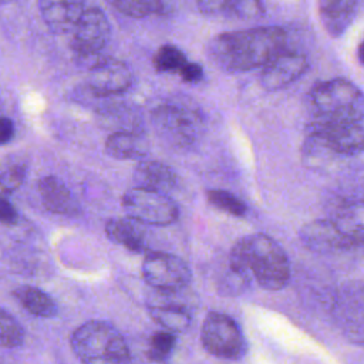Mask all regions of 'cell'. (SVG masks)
<instances>
[{
    "label": "cell",
    "mask_w": 364,
    "mask_h": 364,
    "mask_svg": "<svg viewBox=\"0 0 364 364\" xmlns=\"http://www.w3.org/2000/svg\"><path fill=\"white\" fill-rule=\"evenodd\" d=\"M284 50H287V34L277 26L220 33L206 47L212 64L226 73L262 68Z\"/></svg>",
    "instance_id": "cell-1"
},
{
    "label": "cell",
    "mask_w": 364,
    "mask_h": 364,
    "mask_svg": "<svg viewBox=\"0 0 364 364\" xmlns=\"http://www.w3.org/2000/svg\"><path fill=\"white\" fill-rule=\"evenodd\" d=\"M229 267L246 282H256L264 290L276 291L289 283L290 263L283 247L264 233L239 239L229 255Z\"/></svg>",
    "instance_id": "cell-2"
},
{
    "label": "cell",
    "mask_w": 364,
    "mask_h": 364,
    "mask_svg": "<svg viewBox=\"0 0 364 364\" xmlns=\"http://www.w3.org/2000/svg\"><path fill=\"white\" fill-rule=\"evenodd\" d=\"M71 347L82 364H129L124 336L109 323L90 320L71 336Z\"/></svg>",
    "instance_id": "cell-3"
},
{
    "label": "cell",
    "mask_w": 364,
    "mask_h": 364,
    "mask_svg": "<svg viewBox=\"0 0 364 364\" xmlns=\"http://www.w3.org/2000/svg\"><path fill=\"white\" fill-rule=\"evenodd\" d=\"M310 101L317 119L360 122L364 118V94L344 78L316 84L310 91Z\"/></svg>",
    "instance_id": "cell-4"
},
{
    "label": "cell",
    "mask_w": 364,
    "mask_h": 364,
    "mask_svg": "<svg viewBox=\"0 0 364 364\" xmlns=\"http://www.w3.org/2000/svg\"><path fill=\"white\" fill-rule=\"evenodd\" d=\"M151 121L156 134L179 149L192 146L203 127L199 109L182 101H169L158 105L151 114Z\"/></svg>",
    "instance_id": "cell-5"
},
{
    "label": "cell",
    "mask_w": 364,
    "mask_h": 364,
    "mask_svg": "<svg viewBox=\"0 0 364 364\" xmlns=\"http://www.w3.org/2000/svg\"><path fill=\"white\" fill-rule=\"evenodd\" d=\"M361 151H364V128L360 122L316 119L307 127L306 155L316 152L354 155Z\"/></svg>",
    "instance_id": "cell-6"
},
{
    "label": "cell",
    "mask_w": 364,
    "mask_h": 364,
    "mask_svg": "<svg viewBox=\"0 0 364 364\" xmlns=\"http://www.w3.org/2000/svg\"><path fill=\"white\" fill-rule=\"evenodd\" d=\"M121 205L129 218L144 225L166 226L179 218L178 205L165 192L144 186L128 189Z\"/></svg>",
    "instance_id": "cell-7"
},
{
    "label": "cell",
    "mask_w": 364,
    "mask_h": 364,
    "mask_svg": "<svg viewBox=\"0 0 364 364\" xmlns=\"http://www.w3.org/2000/svg\"><path fill=\"white\" fill-rule=\"evenodd\" d=\"M203 347L219 358L239 360L247 351L246 338L237 323L228 314L210 311L200 330Z\"/></svg>",
    "instance_id": "cell-8"
},
{
    "label": "cell",
    "mask_w": 364,
    "mask_h": 364,
    "mask_svg": "<svg viewBox=\"0 0 364 364\" xmlns=\"http://www.w3.org/2000/svg\"><path fill=\"white\" fill-rule=\"evenodd\" d=\"M142 277L155 289L178 291L191 283L192 273L186 262L175 255L148 252L142 262Z\"/></svg>",
    "instance_id": "cell-9"
},
{
    "label": "cell",
    "mask_w": 364,
    "mask_h": 364,
    "mask_svg": "<svg viewBox=\"0 0 364 364\" xmlns=\"http://www.w3.org/2000/svg\"><path fill=\"white\" fill-rule=\"evenodd\" d=\"M111 37V26L105 13L98 7L85 9L73 31L71 50L74 57L102 53Z\"/></svg>",
    "instance_id": "cell-10"
},
{
    "label": "cell",
    "mask_w": 364,
    "mask_h": 364,
    "mask_svg": "<svg viewBox=\"0 0 364 364\" xmlns=\"http://www.w3.org/2000/svg\"><path fill=\"white\" fill-rule=\"evenodd\" d=\"M88 88L97 97H114L124 94L132 84L129 67L109 55L88 71Z\"/></svg>",
    "instance_id": "cell-11"
},
{
    "label": "cell",
    "mask_w": 364,
    "mask_h": 364,
    "mask_svg": "<svg viewBox=\"0 0 364 364\" xmlns=\"http://www.w3.org/2000/svg\"><path fill=\"white\" fill-rule=\"evenodd\" d=\"M299 236L301 243L316 253L338 255L354 250V246L330 218L306 223L300 229Z\"/></svg>",
    "instance_id": "cell-12"
},
{
    "label": "cell",
    "mask_w": 364,
    "mask_h": 364,
    "mask_svg": "<svg viewBox=\"0 0 364 364\" xmlns=\"http://www.w3.org/2000/svg\"><path fill=\"white\" fill-rule=\"evenodd\" d=\"M307 58L303 54L284 50L262 67L259 78L267 91L282 90L300 78L307 70Z\"/></svg>",
    "instance_id": "cell-13"
},
{
    "label": "cell",
    "mask_w": 364,
    "mask_h": 364,
    "mask_svg": "<svg viewBox=\"0 0 364 364\" xmlns=\"http://www.w3.org/2000/svg\"><path fill=\"white\" fill-rule=\"evenodd\" d=\"M38 9L46 26L54 34L74 31L84 14V0H38Z\"/></svg>",
    "instance_id": "cell-14"
},
{
    "label": "cell",
    "mask_w": 364,
    "mask_h": 364,
    "mask_svg": "<svg viewBox=\"0 0 364 364\" xmlns=\"http://www.w3.org/2000/svg\"><path fill=\"white\" fill-rule=\"evenodd\" d=\"M37 191L44 208L48 212L65 216L80 213V205L68 186L57 176H43L37 182Z\"/></svg>",
    "instance_id": "cell-15"
},
{
    "label": "cell",
    "mask_w": 364,
    "mask_h": 364,
    "mask_svg": "<svg viewBox=\"0 0 364 364\" xmlns=\"http://www.w3.org/2000/svg\"><path fill=\"white\" fill-rule=\"evenodd\" d=\"M354 249L364 250V200L337 205L330 216Z\"/></svg>",
    "instance_id": "cell-16"
},
{
    "label": "cell",
    "mask_w": 364,
    "mask_h": 364,
    "mask_svg": "<svg viewBox=\"0 0 364 364\" xmlns=\"http://www.w3.org/2000/svg\"><path fill=\"white\" fill-rule=\"evenodd\" d=\"M358 0H318V14L324 30L331 37H340L357 13Z\"/></svg>",
    "instance_id": "cell-17"
},
{
    "label": "cell",
    "mask_w": 364,
    "mask_h": 364,
    "mask_svg": "<svg viewBox=\"0 0 364 364\" xmlns=\"http://www.w3.org/2000/svg\"><path fill=\"white\" fill-rule=\"evenodd\" d=\"M199 11L206 16H226L242 20L259 18L264 13L262 0H195Z\"/></svg>",
    "instance_id": "cell-18"
},
{
    "label": "cell",
    "mask_w": 364,
    "mask_h": 364,
    "mask_svg": "<svg viewBox=\"0 0 364 364\" xmlns=\"http://www.w3.org/2000/svg\"><path fill=\"white\" fill-rule=\"evenodd\" d=\"M142 225L129 216L115 218L105 223V233L114 243L138 253L145 250V229Z\"/></svg>",
    "instance_id": "cell-19"
},
{
    "label": "cell",
    "mask_w": 364,
    "mask_h": 364,
    "mask_svg": "<svg viewBox=\"0 0 364 364\" xmlns=\"http://www.w3.org/2000/svg\"><path fill=\"white\" fill-rule=\"evenodd\" d=\"M134 179L138 186L168 192L178 183L176 172L159 161H142L134 171Z\"/></svg>",
    "instance_id": "cell-20"
},
{
    "label": "cell",
    "mask_w": 364,
    "mask_h": 364,
    "mask_svg": "<svg viewBox=\"0 0 364 364\" xmlns=\"http://www.w3.org/2000/svg\"><path fill=\"white\" fill-rule=\"evenodd\" d=\"M146 139L134 131L112 132L105 141V151L111 158L129 161L142 159L148 154Z\"/></svg>",
    "instance_id": "cell-21"
},
{
    "label": "cell",
    "mask_w": 364,
    "mask_h": 364,
    "mask_svg": "<svg viewBox=\"0 0 364 364\" xmlns=\"http://www.w3.org/2000/svg\"><path fill=\"white\" fill-rule=\"evenodd\" d=\"M152 320L172 333H182L191 326V313L186 307L175 303L152 304L148 309Z\"/></svg>",
    "instance_id": "cell-22"
},
{
    "label": "cell",
    "mask_w": 364,
    "mask_h": 364,
    "mask_svg": "<svg viewBox=\"0 0 364 364\" xmlns=\"http://www.w3.org/2000/svg\"><path fill=\"white\" fill-rule=\"evenodd\" d=\"M14 299L33 316L50 318L57 314L54 300L43 290L34 286H20L13 291Z\"/></svg>",
    "instance_id": "cell-23"
},
{
    "label": "cell",
    "mask_w": 364,
    "mask_h": 364,
    "mask_svg": "<svg viewBox=\"0 0 364 364\" xmlns=\"http://www.w3.org/2000/svg\"><path fill=\"white\" fill-rule=\"evenodd\" d=\"M109 6H112L119 13L134 17L142 18L149 14H159L164 11V0H105Z\"/></svg>",
    "instance_id": "cell-24"
},
{
    "label": "cell",
    "mask_w": 364,
    "mask_h": 364,
    "mask_svg": "<svg viewBox=\"0 0 364 364\" xmlns=\"http://www.w3.org/2000/svg\"><path fill=\"white\" fill-rule=\"evenodd\" d=\"M188 63L186 55L181 48L173 44H164L161 46L152 58L154 68L158 73H171V71H181V68Z\"/></svg>",
    "instance_id": "cell-25"
},
{
    "label": "cell",
    "mask_w": 364,
    "mask_h": 364,
    "mask_svg": "<svg viewBox=\"0 0 364 364\" xmlns=\"http://www.w3.org/2000/svg\"><path fill=\"white\" fill-rule=\"evenodd\" d=\"M206 196H208V200H209L210 205H213L215 208H218L223 212H228L229 215L242 218L247 213L246 203L229 191L209 189L206 192Z\"/></svg>",
    "instance_id": "cell-26"
},
{
    "label": "cell",
    "mask_w": 364,
    "mask_h": 364,
    "mask_svg": "<svg viewBox=\"0 0 364 364\" xmlns=\"http://www.w3.org/2000/svg\"><path fill=\"white\" fill-rule=\"evenodd\" d=\"M175 344H176V337L172 331H168V330L156 331L155 334H152L149 340V350H148L149 360L156 363L166 360L172 353Z\"/></svg>",
    "instance_id": "cell-27"
},
{
    "label": "cell",
    "mask_w": 364,
    "mask_h": 364,
    "mask_svg": "<svg viewBox=\"0 0 364 364\" xmlns=\"http://www.w3.org/2000/svg\"><path fill=\"white\" fill-rule=\"evenodd\" d=\"M0 326H1V346L6 348H14L23 344L24 340V330L18 324V321L10 316L6 310H1L0 317Z\"/></svg>",
    "instance_id": "cell-28"
},
{
    "label": "cell",
    "mask_w": 364,
    "mask_h": 364,
    "mask_svg": "<svg viewBox=\"0 0 364 364\" xmlns=\"http://www.w3.org/2000/svg\"><path fill=\"white\" fill-rule=\"evenodd\" d=\"M26 171H27V166L23 162L11 161V162L3 165L1 178H0L3 196L13 193L14 191H17L21 186V183L24 182V178H26Z\"/></svg>",
    "instance_id": "cell-29"
},
{
    "label": "cell",
    "mask_w": 364,
    "mask_h": 364,
    "mask_svg": "<svg viewBox=\"0 0 364 364\" xmlns=\"http://www.w3.org/2000/svg\"><path fill=\"white\" fill-rule=\"evenodd\" d=\"M181 78L188 82V84H196L199 81L203 80V68L202 65L196 64V63H186L181 71H179Z\"/></svg>",
    "instance_id": "cell-30"
},
{
    "label": "cell",
    "mask_w": 364,
    "mask_h": 364,
    "mask_svg": "<svg viewBox=\"0 0 364 364\" xmlns=\"http://www.w3.org/2000/svg\"><path fill=\"white\" fill-rule=\"evenodd\" d=\"M0 218L4 225H14L18 219L16 208L11 205V202L7 199V196L1 198L0 203Z\"/></svg>",
    "instance_id": "cell-31"
},
{
    "label": "cell",
    "mask_w": 364,
    "mask_h": 364,
    "mask_svg": "<svg viewBox=\"0 0 364 364\" xmlns=\"http://www.w3.org/2000/svg\"><path fill=\"white\" fill-rule=\"evenodd\" d=\"M0 141L3 145L9 144L14 136V125L9 117H1L0 121Z\"/></svg>",
    "instance_id": "cell-32"
},
{
    "label": "cell",
    "mask_w": 364,
    "mask_h": 364,
    "mask_svg": "<svg viewBox=\"0 0 364 364\" xmlns=\"http://www.w3.org/2000/svg\"><path fill=\"white\" fill-rule=\"evenodd\" d=\"M357 55H358V60L364 64V40L361 41V44L358 46V50H357Z\"/></svg>",
    "instance_id": "cell-33"
}]
</instances>
